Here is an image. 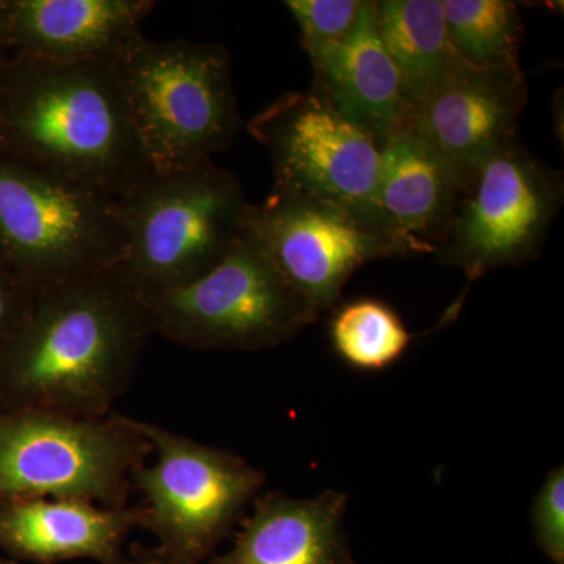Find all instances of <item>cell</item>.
I'll return each mask as SVG.
<instances>
[{"label":"cell","instance_id":"6","mask_svg":"<svg viewBox=\"0 0 564 564\" xmlns=\"http://www.w3.org/2000/svg\"><path fill=\"white\" fill-rule=\"evenodd\" d=\"M151 445L132 417L0 413V502L76 499L129 507L133 475Z\"/></svg>","mask_w":564,"mask_h":564},{"label":"cell","instance_id":"15","mask_svg":"<svg viewBox=\"0 0 564 564\" xmlns=\"http://www.w3.org/2000/svg\"><path fill=\"white\" fill-rule=\"evenodd\" d=\"M462 176L411 126L381 147L378 217L410 256L433 254L451 221Z\"/></svg>","mask_w":564,"mask_h":564},{"label":"cell","instance_id":"1","mask_svg":"<svg viewBox=\"0 0 564 564\" xmlns=\"http://www.w3.org/2000/svg\"><path fill=\"white\" fill-rule=\"evenodd\" d=\"M154 334L120 265L36 292L0 351L2 413L107 417Z\"/></svg>","mask_w":564,"mask_h":564},{"label":"cell","instance_id":"21","mask_svg":"<svg viewBox=\"0 0 564 564\" xmlns=\"http://www.w3.org/2000/svg\"><path fill=\"white\" fill-rule=\"evenodd\" d=\"M367 0H288L300 29V40L307 57L350 35L361 20Z\"/></svg>","mask_w":564,"mask_h":564},{"label":"cell","instance_id":"13","mask_svg":"<svg viewBox=\"0 0 564 564\" xmlns=\"http://www.w3.org/2000/svg\"><path fill=\"white\" fill-rule=\"evenodd\" d=\"M11 54L111 63L155 9L152 0H2Z\"/></svg>","mask_w":564,"mask_h":564},{"label":"cell","instance_id":"17","mask_svg":"<svg viewBox=\"0 0 564 564\" xmlns=\"http://www.w3.org/2000/svg\"><path fill=\"white\" fill-rule=\"evenodd\" d=\"M310 61L314 90L381 147L403 128L410 102L402 77L375 28L373 2L367 0L350 35L310 55Z\"/></svg>","mask_w":564,"mask_h":564},{"label":"cell","instance_id":"24","mask_svg":"<svg viewBox=\"0 0 564 564\" xmlns=\"http://www.w3.org/2000/svg\"><path fill=\"white\" fill-rule=\"evenodd\" d=\"M109 564H177L170 558L165 552H162L158 545L147 547V545H135L129 554H122Z\"/></svg>","mask_w":564,"mask_h":564},{"label":"cell","instance_id":"4","mask_svg":"<svg viewBox=\"0 0 564 564\" xmlns=\"http://www.w3.org/2000/svg\"><path fill=\"white\" fill-rule=\"evenodd\" d=\"M252 204L236 174L214 162L152 173L120 199V270L143 302L210 272L247 229Z\"/></svg>","mask_w":564,"mask_h":564},{"label":"cell","instance_id":"7","mask_svg":"<svg viewBox=\"0 0 564 564\" xmlns=\"http://www.w3.org/2000/svg\"><path fill=\"white\" fill-rule=\"evenodd\" d=\"M154 462L133 475L143 496L140 527L177 564H202L243 521L265 475L242 456L133 419Z\"/></svg>","mask_w":564,"mask_h":564},{"label":"cell","instance_id":"19","mask_svg":"<svg viewBox=\"0 0 564 564\" xmlns=\"http://www.w3.org/2000/svg\"><path fill=\"white\" fill-rule=\"evenodd\" d=\"M448 39L459 58L477 68H521V7L511 0H443Z\"/></svg>","mask_w":564,"mask_h":564},{"label":"cell","instance_id":"3","mask_svg":"<svg viewBox=\"0 0 564 564\" xmlns=\"http://www.w3.org/2000/svg\"><path fill=\"white\" fill-rule=\"evenodd\" d=\"M111 66L152 172L195 169L231 148L242 120L231 57L220 43L139 33Z\"/></svg>","mask_w":564,"mask_h":564},{"label":"cell","instance_id":"8","mask_svg":"<svg viewBox=\"0 0 564 564\" xmlns=\"http://www.w3.org/2000/svg\"><path fill=\"white\" fill-rule=\"evenodd\" d=\"M144 304L154 334L195 350H269L321 318L248 228L210 272Z\"/></svg>","mask_w":564,"mask_h":564},{"label":"cell","instance_id":"20","mask_svg":"<svg viewBox=\"0 0 564 564\" xmlns=\"http://www.w3.org/2000/svg\"><path fill=\"white\" fill-rule=\"evenodd\" d=\"M329 339L336 355L352 369L381 372L408 351L413 334L391 306L361 299L336 310Z\"/></svg>","mask_w":564,"mask_h":564},{"label":"cell","instance_id":"25","mask_svg":"<svg viewBox=\"0 0 564 564\" xmlns=\"http://www.w3.org/2000/svg\"><path fill=\"white\" fill-rule=\"evenodd\" d=\"M10 54L9 25H7L6 10H3V3L0 0V63L6 61Z\"/></svg>","mask_w":564,"mask_h":564},{"label":"cell","instance_id":"22","mask_svg":"<svg viewBox=\"0 0 564 564\" xmlns=\"http://www.w3.org/2000/svg\"><path fill=\"white\" fill-rule=\"evenodd\" d=\"M532 529L538 547L554 564H564V467L549 470L534 494Z\"/></svg>","mask_w":564,"mask_h":564},{"label":"cell","instance_id":"23","mask_svg":"<svg viewBox=\"0 0 564 564\" xmlns=\"http://www.w3.org/2000/svg\"><path fill=\"white\" fill-rule=\"evenodd\" d=\"M35 295L33 289L0 265V351L20 328Z\"/></svg>","mask_w":564,"mask_h":564},{"label":"cell","instance_id":"10","mask_svg":"<svg viewBox=\"0 0 564 564\" xmlns=\"http://www.w3.org/2000/svg\"><path fill=\"white\" fill-rule=\"evenodd\" d=\"M248 132L270 152L273 191L337 204L381 226V144L313 87L281 96L252 117Z\"/></svg>","mask_w":564,"mask_h":564},{"label":"cell","instance_id":"18","mask_svg":"<svg viewBox=\"0 0 564 564\" xmlns=\"http://www.w3.org/2000/svg\"><path fill=\"white\" fill-rule=\"evenodd\" d=\"M373 17L378 36L402 77L411 111L463 61L448 39L443 0H378Z\"/></svg>","mask_w":564,"mask_h":564},{"label":"cell","instance_id":"26","mask_svg":"<svg viewBox=\"0 0 564 564\" xmlns=\"http://www.w3.org/2000/svg\"><path fill=\"white\" fill-rule=\"evenodd\" d=\"M0 564H3V563H0Z\"/></svg>","mask_w":564,"mask_h":564},{"label":"cell","instance_id":"11","mask_svg":"<svg viewBox=\"0 0 564 564\" xmlns=\"http://www.w3.org/2000/svg\"><path fill=\"white\" fill-rule=\"evenodd\" d=\"M281 276L317 314L336 310L352 274L366 263L410 258L377 223L311 196L272 191L247 221Z\"/></svg>","mask_w":564,"mask_h":564},{"label":"cell","instance_id":"12","mask_svg":"<svg viewBox=\"0 0 564 564\" xmlns=\"http://www.w3.org/2000/svg\"><path fill=\"white\" fill-rule=\"evenodd\" d=\"M529 101L524 70L459 62L415 102L411 126L462 180L492 152L519 139Z\"/></svg>","mask_w":564,"mask_h":564},{"label":"cell","instance_id":"2","mask_svg":"<svg viewBox=\"0 0 564 564\" xmlns=\"http://www.w3.org/2000/svg\"><path fill=\"white\" fill-rule=\"evenodd\" d=\"M0 155L110 198L152 169L111 63H0Z\"/></svg>","mask_w":564,"mask_h":564},{"label":"cell","instance_id":"16","mask_svg":"<svg viewBox=\"0 0 564 564\" xmlns=\"http://www.w3.org/2000/svg\"><path fill=\"white\" fill-rule=\"evenodd\" d=\"M140 507L107 508L76 499L0 502V543L40 564L95 560L109 564L140 527Z\"/></svg>","mask_w":564,"mask_h":564},{"label":"cell","instance_id":"9","mask_svg":"<svg viewBox=\"0 0 564 564\" xmlns=\"http://www.w3.org/2000/svg\"><path fill=\"white\" fill-rule=\"evenodd\" d=\"M563 202V173L540 161L521 140L513 141L463 177L433 256L470 282L524 265L543 251Z\"/></svg>","mask_w":564,"mask_h":564},{"label":"cell","instance_id":"14","mask_svg":"<svg viewBox=\"0 0 564 564\" xmlns=\"http://www.w3.org/2000/svg\"><path fill=\"white\" fill-rule=\"evenodd\" d=\"M347 510V494L336 489L307 499L263 494L232 547L210 564H358L345 532Z\"/></svg>","mask_w":564,"mask_h":564},{"label":"cell","instance_id":"5","mask_svg":"<svg viewBox=\"0 0 564 564\" xmlns=\"http://www.w3.org/2000/svg\"><path fill=\"white\" fill-rule=\"evenodd\" d=\"M122 256L118 199L0 155V265L40 292Z\"/></svg>","mask_w":564,"mask_h":564}]
</instances>
